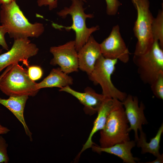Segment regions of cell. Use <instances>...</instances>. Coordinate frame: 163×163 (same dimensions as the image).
<instances>
[{
  "instance_id": "6da1fadb",
  "label": "cell",
  "mask_w": 163,
  "mask_h": 163,
  "mask_svg": "<svg viewBox=\"0 0 163 163\" xmlns=\"http://www.w3.org/2000/svg\"><path fill=\"white\" fill-rule=\"evenodd\" d=\"M0 21L6 28L10 38L14 40L37 38L44 31L43 24L30 22L16 2L1 6Z\"/></svg>"
},
{
  "instance_id": "7a4b0ae2",
  "label": "cell",
  "mask_w": 163,
  "mask_h": 163,
  "mask_svg": "<svg viewBox=\"0 0 163 163\" xmlns=\"http://www.w3.org/2000/svg\"><path fill=\"white\" fill-rule=\"evenodd\" d=\"M27 70L18 63L8 66L0 76V90L9 96H35L39 91Z\"/></svg>"
},
{
  "instance_id": "3957f363",
  "label": "cell",
  "mask_w": 163,
  "mask_h": 163,
  "mask_svg": "<svg viewBox=\"0 0 163 163\" xmlns=\"http://www.w3.org/2000/svg\"><path fill=\"white\" fill-rule=\"evenodd\" d=\"M129 122L122 102L119 101L109 114L103 129L100 130V147L107 148L130 140Z\"/></svg>"
},
{
  "instance_id": "277c9868",
  "label": "cell",
  "mask_w": 163,
  "mask_h": 163,
  "mask_svg": "<svg viewBox=\"0 0 163 163\" xmlns=\"http://www.w3.org/2000/svg\"><path fill=\"white\" fill-rule=\"evenodd\" d=\"M72 2L69 7H65L58 12L57 15L63 18L68 15L72 17V23L70 26L59 25V28H64L66 30H72L75 34V40L76 49L78 52L85 44L92 34L99 29L98 25L88 28L87 27L86 21L87 18H94L93 14H86L83 7L84 3L82 0H71Z\"/></svg>"
},
{
  "instance_id": "5b68a950",
  "label": "cell",
  "mask_w": 163,
  "mask_h": 163,
  "mask_svg": "<svg viewBox=\"0 0 163 163\" xmlns=\"http://www.w3.org/2000/svg\"><path fill=\"white\" fill-rule=\"evenodd\" d=\"M132 2L137 12L133 29L137 40L134 55H142L149 50L154 42L152 32L154 18L149 9V0H132Z\"/></svg>"
},
{
  "instance_id": "8992f818",
  "label": "cell",
  "mask_w": 163,
  "mask_h": 163,
  "mask_svg": "<svg viewBox=\"0 0 163 163\" xmlns=\"http://www.w3.org/2000/svg\"><path fill=\"white\" fill-rule=\"evenodd\" d=\"M117 60V59L105 58L101 55L97 60L93 71L88 75V77L89 79L94 84L100 85L102 94L105 97L123 102L127 95L116 88L111 79Z\"/></svg>"
},
{
  "instance_id": "52a82bcc",
  "label": "cell",
  "mask_w": 163,
  "mask_h": 163,
  "mask_svg": "<svg viewBox=\"0 0 163 163\" xmlns=\"http://www.w3.org/2000/svg\"><path fill=\"white\" fill-rule=\"evenodd\" d=\"M133 61L137 68L141 80L145 84L151 85L163 74V51L158 42L154 41L151 48L142 55H134Z\"/></svg>"
},
{
  "instance_id": "ba28073f",
  "label": "cell",
  "mask_w": 163,
  "mask_h": 163,
  "mask_svg": "<svg viewBox=\"0 0 163 163\" xmlns=\"http://www.w3.org/2000/svg\"><path fill=\"white\" fill-rule=\"evenodd\" d=\"M38 51L36 45L29 38L14 40L11 49L0 54V72L9 66L20 62L28 67V59L36 55Z\"/></svg>"
},
{
  "instance_id": "9c48e42d",
  "label": "cell",
  "mask_w": 163,
  "mask_h": 163,
  "mask_svg": "<svg viewBox=\"0 0 163 163\" xmlns=\"http://www.w3.org/2000/svg\"><path fill=\"white\" fill-rule=\"evenodd\" d=\"M50 51L53 56L50 64L58 65L63 72L68 74L78 71V53L75 40H70L62 45L52 46Z\"/></svg>"
},
{
  "instance_id": "30bf717a",
  "label": "cell",
  "mask_w": 163,
  "mask_h": 163,
  "mask_svg": "<svg viewBox=\"0 0 163 163\" xmlns=\"http://www.w3.org/2000/svg\"><path fill=\"white\" fill-rule=\"evenodd\" d=\"M118 25L113 27L109 36L100 44L102 55L106 58L128 62L130 53L121 36Z\"/></svg>"
},
{
  "instance_id": "8fae6325",
  "label": "cell",
  "mask_w": 163,
  "mask_h": 163,
  "mask_svg": "<svg viewBox=\"0 0 163 163\" xmlns=\"http://www.w3.org/2000/svg\"><path fill=\"white\" fill-rule=\"evenodd\" d=\"M122 103L129 124L128 130L134 131L135 141L136 142L139 139L138 131L142 130V125L148 123L144 114L145 106L142 102L139 105L138 97L130 94L127 95Z\"/></svg>"
},
{
  "instance_id": "7c38bea8",
  "label": "cell",
  "mask_w": 163,
  "mask_h": 163,
  "mask_svg": "<svg viewBox=\"0 0 163 163\" xmlns=\"http://www.w3.org/2000/svg\"><path fill=\"white\" fill-rule=\"evenodd\" d=\"M59 91L67 92L75 97L84 106V109L85 113L90 115L97 112L106 98L102 94L96 93L88 87L85 89L83 92L74 90L69 86L60 88Z\"/></svg>"
},
{
  "instance_id": "4fadbf2b",
  "label": "cell",
  "mask_w": 163,
  "mask_h": 163,
  "mask_svg": "<svg viewBox=\"0 0 163 163\" xmlns=\"http://www.w3.org/2000/svg\"><path fill=\"white\" fill-rule=\"evenodd\" d=\"M78 68L88 75L93 71L102 53L100 44L91 36L78 52Z\"/></svg>"
},
{
  "instance_id": "5bb4252c",
  "label": "cell",
  "mask_w": 163,
  "mask_h": 163,
  "mask_svg": "<svg viewBox=\"0 0 163 163\" xmlns=\"http://www.w3.org/2000/svg\"><path fill=\"white\" fill-rule=\"evenodd\" d=\"M119 101L113 98H106L97 112V116L94 122L89 136L77 157H79L85 150L91 148L92 146L94 144L92 140L93 136L98 131L103 129L109 114Z\"/></svg>"
},
{
  "instance_id": "9a60e30c",
  "label": "cell",
  "mask_w": 163,
  "mask_h": 163,
  "mask_svg": "<svg viewBox=\"0 0 163 163\" xmlns=\"http://www.w3.org/2000/svg\"><path fill=\"white\" fill-rule=\"evenodd\" d=\"M136 145L135 141L129 140L107 148H102L94 144L91 148L93 151L99 154L104 152L116 155L120 158L123 163H135L140 160L134 157L131 152L132 149Z\"/></svg>"
},
{
  "instance_id": "2e32d148",
  "label": "cell",
  "mask_w": 163,
  "mask_h": 163,
  "mask_svg": "<svg viewBox=\"0 0 163 163\" xmlns=\"http://www.w3.org/2000/svg\"><path fill=\"white\" fill-rule=\"evenodd\" d=\"M9 97L7 99L0 98V104L11 112L21 123L26 134L29 137L30 140L32 141V133L26 124L24 115V108L29 96L25 95Z\"/></svg>"
},
{
  "instance_id": "e0dca14e",
  "label": "cell",
  "mask_w": 163,
  "mask_h": 163,
  "mask_svg": "<svg viewBox=\"0 0 163 163\" xmlns=\"http://www.w3.org/2000/svg\"><path fill=\"white\" fill-rule=\"evenodd\" d=\"M73 79L72 77L63 72L60 68L53 69L49 75L41 82L37 83L38 90L46 88L58 87L61 88L72 85Z\"/></svg>"
},
{
  "instance_id": "ac0fdd59",
  "label": "cell",
  "mask_w": 163,
  "mask_h": 163,
  "mask_svg": "<svg viewBox=\"0 0 163 163\" xmlns=\"http://www.w3.org/2000/svg\"><path fill=\"white\" fill-rule=\"evenodd\" d=\"M140 135L136 142L137 146L141 149V153L144 154L149 153L156 157L160 155V143L162 134L163 133V123L158 129L155 136L152 138L149 142L146 141V134L142 130L139 131Z\"/></svg>"
},
{
  "instance_id": "d6986e66",
  "label": "cell",
  "mask_w": 163,
  "mask_h": 163,
  "mask_svg": "<svg viewBox=\"0 0 163 163\" xmlns=\"http://www.w3.org/2000/svg\"><path fill=\"white\" fill-rule=\"evenodd\" d=\"M152 32L154 41H158L163 49V10H160L156 17L154 18L152 25Z\"/></svg>"
},
{
  "instance_id": "ffe728a7",
  "label": "cell",
  "mask_w": 163,
  "mask_h": 163,
  "mask_svg": "<svg viewBox=\"0 0 163 163\" xmlns=\"http://www.w3.org/2000/svg\"><path fill=\"white\" fill-rule=\"evenodd\" d=\"M152 91L158 98L163 99V74L159 75L150 85Z\"/></svg>"
},
{
  "instance_id": "44dd1931",
  "label": "cell",
  "mask_w": 163,
  "mask_h": 163,
  "mask_svg": "<svg viewBox=\"0 0 163 163\" xmlns=\"http://www.w3.org/2000/svg\"><path fill=\"white\" fill-rule=\"evenodd\" d=\"M8 144L5 139L0 136V163H8L9 159L7 154Z\"/></svg>"
},
{
  "instance_id": "7402d4cb",
  "label": "cell",
  "mask_w": 163,
  "mask_h": 163,
  "mask_svg": "<svg viewBox=\"0 0 163 163\" xmlns=\"http://www.w3.org/2000/svg\"><path fill=\"white\" fill-rule=\"evenodd\" d=\"M28 67L27 72L31 79L35 81L41 78L43 75V71L40 67L33 66Z\"/></svg>"
},
{
  "instance_id": "603a6c76",
  "label": "cell",
  "mask_w": 163,
  "mask_h": 163,
  "mask_svg": "<svg viewBox=\"0 0 163 163\" xmlns=\"http://www.w3.org/2000/svg\"><path fill=\"white\" fill-rule=\"evenodd\" d=\"M106 4V12L109 15H114L117 14L120 5L118 0H105Z\"/></svg>"
},
{
  "instance_id": "cb8c5ba5",
  "label": "cell",
  "mask_w": 163,
  "mask_h": 163,
  "mask_svg": "<svg viewBox=\"0 0 163 163\" xmlns=\"http://www.w3.org/2000/svg\"><path fill=\"white\" fill-rule=\"evenodd\" d=\"M82 0L86 2L88 0ZM37 3L40 7L48 6L49 10H51L57 7L58 0H38Z\"/></svg>"
},
{
  "instance_id": "d4e9b609",
  "label": "cell",
  "mask_w": 163,
  "mask_h": 163,
  "mask_svg": "<svg viewBox=\"0 0 163 163\" xmlns=\"http://www.w3.org/2000/svg\"><path fill=\"white\" fill-rule=\"evenodd\" d=\"M7 33L6 27L3 25H0V46L6 50H9V47L5 38V35Z\"/></svg>"
},
{
  "instance_id": "484cf974",
  "label": "cell",
  "mask_w": 163,
  "mask_h": 163,
  "mask_svg": "<svg viewBox=\"0 0 163 163\" xmlns=\"http://www.w3.org/2000/svg\"><path fill=\"white\" fill-rule=\"evenodd\" d=\"M163 163V154H160L156 157V159L152 161L146 162L145 163Z\"/></svg>"
},
{
  "instance_id": "4316f807",
  "label": "cell",
  "mask_w": 163,
  "mask_h": 163,
  "mask_svg": "<svg viewBox=\"0 0 163 163\" xmlns=\"http://www.w3.org/2000/svg\"><path fill=\"white\" fill-rule=\"evenodd\" d=\"M10 131L8 128L3 126L0 123V135L7 134Z\"/></svg>"
},
{
  "instance_id": "83f0119b",
  "label": "cell",
  "mask_w": 163,
  "mask_h": 163,
  "mask_svg": "<svg viewBox=\"0 0 163 163\" xmlns=\"http://www.w3.org/2000/svg\"><path fill=\"white\" fill-rule=\"evenodd\" d=\"M16 0H0V5L7 4L14 2H16Z\"/></svg>"
},
{
  "instance_id": "f1b7e54d",
  "label": "cell",
  "mask_w": 163,
  "mask_h": 163,
  "mask_svg": "<svg viewBox=\"0 0 163 163\" xmlns=\"http://www.w3.org/2000/svg\"><path fill=\"white\" fill-rule=\"evenodd\" d=\"M2 53V50H0V54H1Z\"/></svg>"
}]
</instances>
